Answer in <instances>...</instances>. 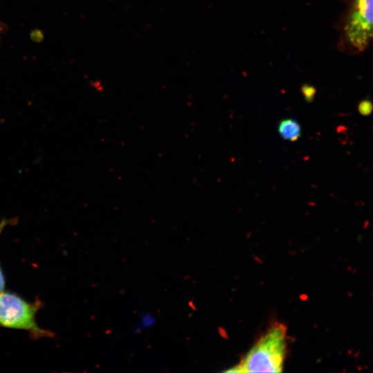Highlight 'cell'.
I'll return each mask as SVG.
<instances>
[{
	"label": "cell",
	"instance_id": "obj_8",
	"mask_svg": "<svg viewBox=\"0 0 373 373\" xmlns=\"http://www.w3.org/2000/svg\"><path fill=\"white\" fill-rule=\"evenodd\" d=\"M2 26L1 24H0V37H1V32H2Z\"/></svg>",
	"mask_w": 373,
	"mask_h": 373
},
{
	"label": "cell",
	"instance_id": "obj_4",
	"mask_svg": "<svg viewBox=\"0 0 373 373\" xmlns=\"http://www.w3.org/2000/svg\"><path fill=\"white\" fill-rule=\"evenodd\" d=\"M278 133L285 140L294 142L301 135V128L299 123L291 118L282 119L278 124Z\"/></svg>",
	"mask_w": 373,
	"mask_h": 373
},
{
	"label": "cell",
	"instance_id": "obj_3",
	"mask_svg": "<svg viewBox=\"0 0 373 373\" xmlns=\"http://www.w3.org/2000/svg\"><path fill=\"white\" fill-rule=\"evenodd\" d=\"M42 307V302L37 298L28 302L15 293L0 294V327L21 329L28 332L32 339L54 336L50 331L41 328L36 316Z\"/></svg>",
	"mask_w": 373,
	"mask_h": 373
},
{
	"label": "cell",
	"instance_id": "obj_1",
	"mask_svg": "<svg viewBox=\"0 0 373 373\" xmlns=\"http://www.w3.org/2000/svg\"><path fill=\"white\" fill-rule=\"evenodd\" d=\"M372 0H347L336 24L338 49L347 55L363 52L372 35Z\"/></svg>",
	"mask_w": 373,
	"mask_h": 373
},
{
	"label": "cell",
	"instance_id": "obj_5",
	"mask_svg": "<svg viewBox=\"0 0 373 373\" xmlns=\"http://www.w3.org/2000/svg\"><path fill=\"white\" fill-rule=\"evenodd\" d=\"M10 222V220L6 218L1 219L0 222V238H1L3 231L4 230L8 224H9ZM5 285H6L5 277H4V274L2 271L1 264H0V294L4 291Z\"/></svg>",
	"mask_w": 373,
	"mask_h": 373
},
{
	"label": "cell",
	"instance_id": "obj_2",
	"mask_svg": "<svg viewBox=\"0 0 373 373\" xmlns=\"http://www.w3.org/2000/svg\"><path fill=\"white\" fill-rule=\"evenodd\" d=\"M286 329L273 325L230 372H280L283 367L286 348Z\"/></svg>",
	"mask_w": 373,
	"mask_h": 373
},
{
	"label": "cell",
	"instance_id": "obj_7",
	"mask_svg": "<svg viewBox=\"0 0 373 373\" xmlns=\"http://www.w3.org/2000/svg\"><path fill=\"white\" fill-rule=\"evenodd\" d=\"M301 91L307 102H312L313 101L316 92L314 86L308 84L303 85L301 88Z\"/></svg>",
	"mask_w": 373,
	"mask_h": 373
},
{
	"label": "cell",
	"instance_id": "obj_6",
	"mask_svg": "<svg viewBox=\"0 0 373 373\" xmlns=\"http://www.w3.org/2000/svg\"><path fill=\"white\" fill-rule=\"evenodd\" d=\"M358 113L363 116H368L372 113V104L370 100L364 99L362 100L358 104Z\"/></svg>",
	"mask_w": 373,
	"mask_h": 373
}]
</instances>
